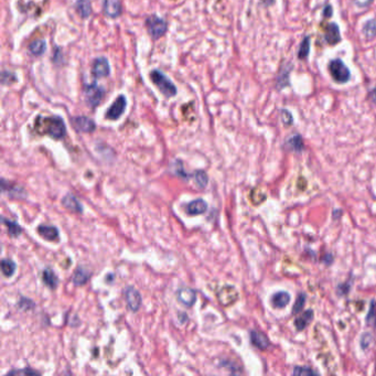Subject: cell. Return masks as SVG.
Listing matches in <instances>:
<instances>
[{"label":"cell","instance_id":"obj_1","mask_svg":"<svg viewBox=\"0 0 376 376\" xmlns=\"http://www.w3.org/2000/svg\"><path fill=\"white\" fill-rule=\"evenodd\" d=\"M36 128L39 133L49 135L54 139H62L67 134V126L64 120L59 116L39 117L36 122Z\"/></svg>","mask_w":376,"mask_h":376},{"label":"cell","instance_id":"obj_2","mask_svg":"<svg viewBox=\"0 0 376 376\" xmlns=\"http://www.w3.org/2000/svg\"><path fill=\"white\" fill-rule=\"evenodd\" d=\"M150 77H151L153 84L156 85L159 91L161 92L165 97H173L177 95V87H175V85L170 81V78L165 76L161 71L153 70V71L150 73Z\"/></svg>","mask_w":376,"mask_h":376},{"label":"cell","instance_id":"obj_3","mask_svg":"<svg viewBox=\"0 0 376 376\" xmlns=\"http://www.w3.org/2000/svg\"><path fill=\"white\" fill-rule=\"evenodd\" d=\"M329 71L334 81L340 84L349 82L351 77V72L349 68L343 63V61H341L340 59L332 60V61L330 62Z\"/></svg>","mask_w":376,"mask_h":376},{"label":"cell","instance_id":"obj_4","mask_svg":"<svg viewBox=\"0 0 376 376\" xmlns=\"http://www.w3.org/2000/svg\"><path fill=\"white\" fill-rule=\"evenodd\" d=\"M146 26L148 28V32L153 39L161 38L165 34L168 30V24L163 19L157 16L148 17L146 20Z\"/></svg>","mask_w":376,"mask_h":376},{"label":"cell","instance_id":"obj_5","mask_svg":"<svg viewBox=\"0 0 376 376\" xmlns=\"http://www.w3.org/2000/svg\"><path fill=\"white\" fill-rule=\"evenodd\" d=\"M84 94L89 106L96 107L102 102L105 95V89L101 86H98L96 83H93L85 86Z\"/></svg>","mask_w":376,"mask_h":376},{"label":"cell","instance_id":"obj_6","mask_svg":"<svg viewBox=\"0 0 376 376\" xmlns=\"http://www.w3.org/2000/svg\"><path fill=\"white\" fill-rule=\"evenodd\" d=\"M126 106H127L126 97H125L124 95H119V96L116 98V101L110 105V107L106 112L105 117L109 120H116L120 118V116L124 114L125 109H126Z\"/></svg>","mask_w":376,"mask_h":376},{"label":"cell","instance_id":"obj_7","mask_svg":"<svg viewBox=\"0 0 376 376\" xmlns=\"http://www.w3.org/2000/svg\"><path fill=\"white\" fill-rule=\"evenodd\" d=\"M124 296L129 310H132L134 312L138 311L140 307H142L143 302L142 296H140L138 290H136L134 287H127L124 290Z\"/></svg>","mask_w":376,"mask_h":376},{"label":"cell","instance_id":"obj_8","mask_svg":"<svg viewBox=\"0 0 376 376\" xmlns=\"http://www.w3.org/2000/svg\"><path fill=\"white\" fill-rule=\"evenodd\" d=\"M110 73V67L106 58H97L94 60L92 67V74L95 78H103L108 76Z\"/></svg>","mask_w":376,"mask_h":376},{"label":"cell","instance_id":"obj_9","mask_svg":"<svg viewBox=\"0 0 376 376\" xmlns=\"http://www.w3.org/2000/svg\"><path fill=\"white\" fill-rule=\"evenodd\" d=\"M73 127L81 133H93L96 128V124L93 119L86 116H76L71 119Z\"/></svg>","mask_w":376,"mask_h":376},{"label":"cell","instance_id":"obj_10","mask_svg":"<svg viewBox=\"0 0 376 376\" xmlns=\"http://www.w3.org/2000/svg\"><path fill=\"white\" fill-rule=\"evenodd\" d=\"M104 12L109 18H117L122 14V0H104Z\"/></svg>","mask_w":376,"mask_h":376},{"label":"cell","instance_id":"obj_11","mask_svg":"<svg viewBox=\"0 0 376 376\" xmlns=\"http://www.w3.org/2000/svg\"><path fill=\"white\" fill-rule=\"evenodd\" d=\"M177 297L179 301L182 304L187 305V307H192L195 302V300H197L195 292L191 288H181L180 290H178Z\"/></svg>","mask_w":376,"mask_h":376},{"label":"cell","instance_id":"obj_12","mask_svg":"<svg viewBox=\"0 0 376 376\" xmlns=\"http://www.w3.org/2000/svg\"><path fill=\"white\" fill-rule=\"evenodd\" d=\"M324 39L331 46H335L338 44L341 40V33H340V29L338 27L337 23H331L327 28V31H325L324 34Z\"/></svg>","mask_w":376,"mask_h":376},{"label":"cell","instance_id":"obj_13","mask_svg":"<svg viewBox=\"0 0 376 376\" xmlns=\"http://www.w3.org/2000/svg\"><path fill=\"white\" fill-rule=\"evenodd\" d=\"M250 342L260 350H266L269 348V340L267 339L266 335L262 332H258V331H252L250 332Z\"/></svg>","mask_w":376,"mask_h":376},{"label":"cell","instance_id":"obj_14","mask_svg":"<svg viewBox=\"0 0 376 376\" xmlns=\"http://www.w3.org/2000/svg\"><path fill=\"white\" fill-rule=\"evenodd\" d=\"M185 209H187V213L189 215H200L207 211L208 203L203 199H198L190 202Z\"/></svg>","mask_w":376,"mask_h":376},{"label":"cell","instance_id":"obj_15","mask_svg":"<svg viewBox=\"0 0 376 376\" xmlns=\"http://www.w3.org/2000/svg\"><path fill=\"white\" fill-rule=\"evenodd\" d=\"M62 204L65 208L71 210L73 212L76 213H82L83 208L82 204L78 202V200L74 197L73 194H67L62 200Z\"/></svg>","mask_w":376,"mask_h":376},{"label":"cell","instance_id":"obj_16","mask_svg":"<svg viewBox=\"0 0 376 376\" xmlns=\"http://www.w3.org/2000/svg\"><path fill=\"white\" fill-rule=\"evenodd\" d=\"M38 233L47 240H55L59 238V229L50 225H40L38 227Z\"/></svg>","mask_w":376,"mask_h":376},{"label":"cell","instance_id":"obj_17","mask_svg":"<svg viewBox=\"0 0 376 376\" xmlns=\"http://www.w3.org/2000/svg\"><path fill=\"white\" fill-rule=\"evenodd\" d=\"M290 301V295L286 292L276 293L272 297V304L275 308H285Z\"/></svg>","mask_w":376,"mask_h":376},{"label":"cell","instance_id":"obj_18","mask_svg":"<svg viewBox=\"0 0 376 376\" xmlns=\"http://www.w3.org/2000/svg\"><path fill=\"white\" fill-rule=\"evenodd\" d=\"M75 8L83 19H86L92 14V4L89 0H77L75 3Z\"/></svg>","mask_w":376,"mask_h":376},{"label":"cell","instance_id":"obj_19","mask_svg":"<svg viewBox=\"0 0 376 376\" xmlns=\"http://www.w3.org/2000/svg\"><path fill=\"white\" fill-rule=\"evenodd\" d=\"M313 319V311L312 310H308L303 314L300 315L297 319L295 320V327L298 331H301L304 328H307V325L311 322Z\"/></svg>","mask_w":376,"mask_h":376},{"label":"cell","instance_id":"obj_20","mask_svg":"<svg viewBox=\"0 0 376 376\" xmlns=\"http://www.w3.org/2000/svg\"><path fill=\"white\" fill-rule=\"evenodd\" d=\"M89 277H91V274L88 273V270L84 269L82 267H78L76 270H75L72 280L75 286H83L88 282Z\"/></svg>","mask_w":376,"mask_h":376},{"label":"cell","instance_id":"obj_21","mask_svg":"<svg viewBox=\"0 0 376 376\" xmlns=\"http://www.w3.org/2000/svg\"><path fill=\"white\" fill-rule=\"evenodd\" d=\"M42 280L46 286H48L49 288L54 289L57 288V286L59 284V279L58 276L55 275V273L51 269H46L43 270L42 273Z\"/></svg>","mask_w":376,"mask_h":376},{"label":"cell","instance_id":"obj_22","mask_svg":"<svg viewBox=\"0 0 376 376\" xmlns=\"http://www.w3.org/2000/svg\"><path fill=\"white\" fill-rule=\"evenodd\" d=\"M1 221H2V223L4 225H6L7 230H8V234L11 237H17V236H19L20 234L22 233L21 226H20V225L17 222H14V221H10V220H7V219H4V218H2Z\"/></svg>","mask_w":376,"mask_h":376},{"label":"cell","instance_id":"obj_23","mask_svg":"<svg viewBox=\"0 0 376 376\" xmlns=\"http://www.w3.org/2000/svg\"><path fill=\"white\" fill-rule=\"evenodd\" d=\"M286 146H287L288 149L293 150V151L300 152L303 149L302 139L299 135H294V136L290 137L287 142H286Z\"/></svg>","mask_w":376,"mask_h":376},{"label":"cell","instance_id":"obj_24","mask_svg":"<svg viewBox=\"0 0 376 376\" xmlns=\"http://www.w3.org/2000/svg\"><path fill=\"white\" fill-rule=\"evenodd\" d=\"M29 50L33 55L39 57V55H42L44 52H46L47 43L46 41H43V40H36V41H33L31 44H30Z\"/></svg>","mask_w":376,"mask_h":376},{"label":"cell","instance_id":"obj_25","mask_svg":"<svg viewBox=\"0 0 376 376\" xmlns=\"http://www.w3.org/2000/svg\"><path fill=\"white\" fill-rule=\"evenodd\" d=\"M16 268H17V265L13 263V260H11V259H2L1 260L2 274L6 276V277H11V276L14 273H16Z\"/></svg>","mask_w":376,"mask_h":376},{"label":"cell","instance_id":"obj_26","mask_svg":"<svg viewBox=\"0 0 376 376\" xmlns=\"http://www.w3.org/2000/svg\"><path fill=\"white\" fill-rule=\"evenodd\" d=\"M363 34L369 39L376 37V19H371L364 24Z\"/></svg>","mask_w":376,"mask_h":376},{"label":"cell","instance_id":"obj_27","mask_svg":"<svg viewBox=\"0 0 376 376\" xmlns=\"http://www.w3.org/2000/svg\"><path fill=\"white\" fill-rule=\"evenodd\" d=\"M194 180H195V183H197V185H198V188L204 189L208 185L209 177H208V174L205 173L204 171H201V170H199V171H197V172L194 173Z\"/></svg>","mask_w":376,"mask_h":376},{"label":"cell","instance_id":"obj_28","mask_svg":"<svg viewBox=\"0 0 376 376\" xmlns=\"http://www.w3.org/2000/svg\"><path fill=\"white\" fill-rule=\"evenodd\" d=\"M367 323L370 327H376V301L372 300L369 309V313L367 315Z\"/></svg>","mask_w":376,"mask_h":376},{"label":"cell","instance_id":"obj_29","mask_svg":"<svg viewBox=\"0 0 376 376\" xmlns=\"http://www.w3.org/2000/svg\"><path fill=\"white\" fill-rule=\"evenodd\" d=\"M309 52H310V38L305 37L302 40L301 44H300V48H299V51H298V58L303 60V59L308 57Z\"/></svg>","mask_w":376,"mask_h":376},{"label":"cell","instance_id":"obj_30","mask_svg":"<svg viewBox=\"0 0 376 376\" xmlns=\"http://www.w3.org/2000/svg\"><path fill=\"white\" fill-rule=\"evenodd\" d=\"M289 70L286 69L284 70V71H280L279 73V76L277 78V86L279 88H283L285 86H287V85H289Z\"/></svg>","mask_w":376,"mask_h":376},{"label":"cell","instance_id":"obj_31","mask_svg":"<svg viewBox=\"0 0 376 376\" xmlns=\"http://www.w3.org/2000/svg\"><path fill=\"white\" fill-rule=\"evenodd\" d=\"M304 302H305V295L300 294L299 297L297 298V300H296L294 307H293V313L297 314V313L301 311L303 305H304Z\"/></svg>","mask_w":376,"mask_h":376},{"label":"cell","instance_id":"obj_32","mask_svg":"<svg viewBox=\"0 0 376 376\" xmlns=\"http://www.w3.org/2000/svg\"><path fill=\"white\" fill-rule=\"evenodd\" d=\"M293 373H294V375H300V376L318 374L317 372H314V371L311 370L310 368H303V367H296Z\"/></svg>","mask_w":376,"mask_h":376},{"label":"cell","instance_id":"obj_33","mask_svg":"<svg viewBox=\"0 0 376 376\" xmlns=\"http://www.w3.org/2000/svg\"><path fill=\"white\" fill-rule=\"evenodd\" d=\"M373 335L369 333V332H365L362 338H361V347H362L364 350L368 349L371 344L373 343Z\"/></svg>","mask_w":376,"mask_h":376},{"label":"cell","instance_id":"obj_34","mask_svg":"<svg viewBox=\"0 0 376 376\" xmlns=\"http://www.w3.org/2000/svg\"><path fill=\"white\" fill-rule=\"evenodd\" d=\"M282 119H283L284 124L287 125V126H289V125H292L293 122H294L292 114H290L289 110H286V109L282 110Z\"/></svg>","mask_w":376,"mask_h":376},{"label":"cell","instance_id":"obj_35","mask_svg":"<svg viewBox=\"0 0 376 376\" xmlns=\"http://www.w3.org/2000/svg\"><path fill=\"white\" fill-rule=\"evenodd\" d=\"M9 375H14V374H31V375H36V374H39L38 372H36V371L33 370H30V369H24L22 371H11V372L8 373Z\"/></svg>","mask_w":376,"mask_h":376},{"label":"cell","instance_id":"obj_36","mask_svg":"<svg viewBox=\"0 0 376 376\" xmlns=\"http://www.w3.org/2000/svg\"><path fill=\"white\" fill-rule=\"evenodd\" d=\"M373 0H354V2L358 4L359 7H367L370 3H372Z\"/></svg>","mask_w":376,"mask_h":376},{"label":"cell","instance_id":"obj_37","mask_svg":"<svg viewBox=\"0 0 376 376\" xmlns=\"http://www.w3.org/2000/svg\"><path fill=\"white\" fill-rule=\"evenodd\" d=\"M332 7L331 6H327L324 8V11H323V17L324 18H330L331 16H332Z\"/></svg>","mask_w":376,"mask_h":376},{"label":"cell","instance_id":"obj_38","mask_svg":"<svg viewBox=\"0 0 376 376\" xmlns=\"http://www.w3.org/2000/svg\"><path fill=\"white\" fill-rule=\"evenodd\" d=\"M275 0H262V2L265 4V6H270V4L274 3Z\"/></svg>","mask_w":376,"mask_h":376}]
</instances>
